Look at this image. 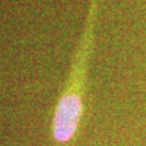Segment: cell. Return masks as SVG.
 I'll list each match as a JSON object with an SVG mask.
<instances>
[]
</instances>
